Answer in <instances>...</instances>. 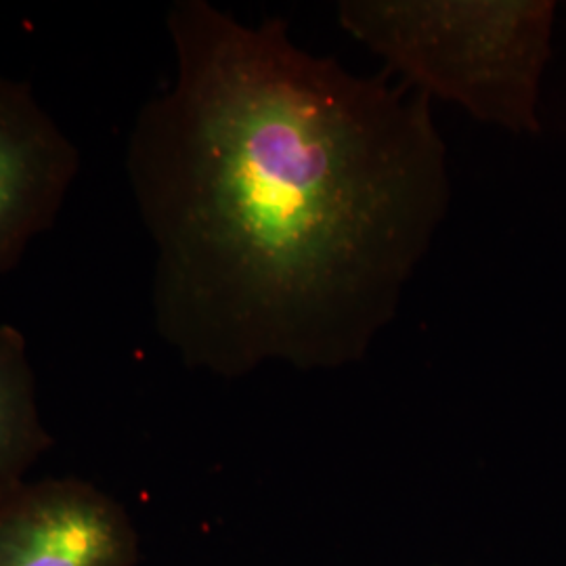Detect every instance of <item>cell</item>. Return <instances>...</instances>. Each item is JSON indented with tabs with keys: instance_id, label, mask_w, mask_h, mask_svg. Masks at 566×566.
Returning a JSON list of instances; mask_svg holds the SVG:
<instances>
[{
	"instance_id": "cell-1",
	"label": "cell",
	"mask_w": 566,
	"mask_h": 566,
	"mask_svg": "<svg viewBox=\"0 0 566 566\" xmlns=\"http://www.w3.org/2000/svg\"><path fill=\"white\" fill-rule=\"evenodd\" d=\"M166 28L175 78L139 109L124 160L158 336L221 378L361 361L451 202L430 97L208 0H177Z\"/></svg>"
},
{
	"instance_id": "cell-2",
	"label": "cell",
	"mask_w": 566,
	"mask_h": 566,
	"mask_svg": "<svg viewBox=\"0 0 566 566\" xmlns=\"http://www.w3.org/2000/svg\"><path fill=\"white\" fill-rule=\"evenodd\" d=\"M556 4L549 0H343L338 21L430 99L483 124L537 133L542 74Z\"/></svg>"
},
{
	"instance_id": "cell-3",
	"label": "cell",
	"mask_w": 566,
	"mask_h": 566,
	"mask_svg": "<svg viewBox=\"0 0 566 566\" xmlns=\"http://www.w3.org/2000/svg\"><path fill=\"white\" fill-rule=\"evenodd\" d=\"M128 512L82 479L23 481L0 495V566H135Z\"/></svg>"
},
{
	"instance_id": "cell-4",
	"label": "cell",
	"mask_w": 566,
	"mask_h": 566,
	"mask_svg": "<svg viewBox=\"0 0 566 566\" xmlns=\"http://www.w3.org/2000/svg\"><path fill=\"white\" fill-rule=\"evenodd\" d=\"M78 170V147L32 86L0 76V273L55 223Z\"/></svg>"
},
{
	"instance_id": "cell-5",
	"label": "cell",
	"mask_w": 566,
	"mask_h": 566,
	"mask_svg": "<svg viewBox=\"0 0 566 566\" xmlns=\"http://www.w3.org/2000/svg\"><path fill=\"white\" fill-rule=\"evenodd\" d=\"M49 447L28 343L18 327L0 325V495L28 481Z\"/></svg>"
}]
</instances>
